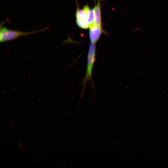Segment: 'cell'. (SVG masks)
<instances>
[{
    "label": "cell",
    "mask_w": 168,
    "mask_h": 168,
    "mask_svg": "<svg viewBox=\"0 0 168 168\" xmlns=\"http://www.w3.org/2000/svg\"><path fill=\"white\" fill-rule=\"evenodd\" d=\"M101 0H98L93 9L94 16L95 25L102 27L100 2Z\"/></svg>",
    "instance_id": "277c9868"
},
{
    "label": "cell",
    "mask_w": 168,
    "mask_h": 168,
    "mask_svg": "<svg viewBox=\"0 0 168 168\" xmlns=\"http://www.w3.org/2000/svg\"><path fill=\"white\" fill-rule=\"evenodd\" d=\"M96 44L91 42L89 44L87 56V68L83 79L81 83L82 86L81 94L82 97L85 92L86 85L88 81H90L91 85L94 89V85L93 82L92 73L94 63L96 60Z\"/></svg>",
    "instance_id": "6da1fadb"
},
{
    "label": "cell",
    "mask_w": 168,
    "mask_h": 168,
    "mask_svg": "<svg viewBox=\"0 0 168 168\" xmlns=\"http://www.w3.org/2000/svg\"><path fill=\"white\" fill-rule=\"evenodd\" d=\"M104 33L102 27L94 25L90 28L89 36L91 42L96 43L99 40L101 34Z\"/></svg>",
    "instance_id": "3957f363"
},
{
    "label": "cell",
    "mask_w": 168,
    "mask_h": 168,
    "mask_svg": "<svg viewBox=\"0 0 168 168\" xmlns=\"http://www.w3.org/2000/svg\"><path fill=\"white\" fill-rule=\"evenodd\" d=\"M75 15L76 18L79 19L86 21V13L83 8L81 9L77 8L76 11Z\"/></svg>",
    "instance_id": "8992f818"
},
{
    "label": "cell",
    "mask_w": 168,
    "mask_h": 168,
    "mask_svg": "<svg viewBox=\"0 0 168 168\" xmlns=\"http://www.w3.org/2000/svg\"><path fill=\"white\" fill-rule=\"evenodd\" d=\"M86 13V22L90 28L94 24V16L93 10L90 8L88 5H85L83 7Z\"/></svg>",
    "instance_id": "5b68a950"
},
{
    "label": "cell",
    "mask_w": 168,
    "mask_h": 168,
    "mask_svg": "<svg viewBox=\"0 0 168 168\" xmlns=\"http://www.w3.org/2000/svg\"><path fill=\"white\" fill-rule=\"evenodd\" d=\"M76 22L77 26L82 29H86L89 28L87 23L85 21L76 18Z\"/></svg>",
    "instance_id": "52a82bcc"
},
{
    "label": "cell",
    "mask_w": 168,
    "mask_h": 168,
    "mask_svg": "<svg viewBox=\"0 0 168 168\" xmlns=\"http://www.w3.org/2000/svg\"><path fill=\"white\" fill-rule=\"evenodd\" d=\"M5 21L0 24V42H3L15 40L19 37L28 35L38 32L44 31L49 28L48 26L38 30L31 32H23L9 29L5 26H3Z\"/></svg>",
    "instance_id": "7a4b0ae2"
}]
</instances>
